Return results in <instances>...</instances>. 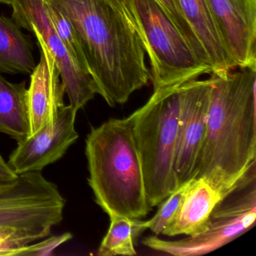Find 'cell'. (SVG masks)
<instances>
[{"label":"cell","mask_w":256,"mask_h":256,"mask_svg":"<svg viewBox=\"0 0 256 256\" xmlns=\"http://www.w3.org/2000/svg\"><path fill=\"white\" fill-rule=\"evenodd\" d=\"M71 20L98 95L124 104L151 82L143 42L130 18L104 0H50Z\"/></svg>","instance_id":"7a4b0ae2"},{"label":"cell","mask_w":256,"mask_h":256,"mask_svg":"<svg viewBox=\"0 0 256 256\" xmlns=\"http://www.w3.org/2000/svg\"><path fill=\"white\" fill-rule=\"evenodd\" d=\"M104 1L110 4V6L114 7V8H118L120 11L125 13L126 14H127L130 18L128 8H127V0H104Z\"/></svg>","instance_id":"cb8c5ba5"},{"label":"cell","mask_w":256,"mask_h":256,"mask_svg":"<svg viewBox=\"0 0 256 256\" xmlns=\"http://www.w3.org/2000/svg\"><path fill=\"white\" fill-rule=\"evenodd\" d=\"M127 8L149 56L154 90L210 74L156 0H127Z\"/></svg>","instance_id":"5b68a950"},{"label":"cell","mask_w":256,"mask_h":256,"mask_svg":"<svg viewBox=\"0 0 256 256\" xmlns=\"http://www.w3.org/2000/svg\"><path fill=\"white\" fill-rule=\"evenodd\" d=\"M89 178L97 204L110 216H146L148 204L131 115L92 127L86 138Z\"/></svg>","instance_id":"3957f363"},{"label":"cell","mask_w":256,"mask_h":256,"mask_svg":"<svg viewBox=\"0 0 256 256\" xmlns=\"http://www.w3.org/2000/svg\"><path fill=\"white\" fill-rule=\"evenodd\" d=\"M109 217L110 227L98 248V256H136L134 220L118 215Z\"/></svg>","instance_id":"e0dca14e"},{"label":"cell","mask_w":256,"mask_h":256,"mask_svg":"<svg viewBox=\"0 0 256 256\" xmlns=\"http://www.w3.org/2000/svg\"><path fill=\"white\" fill-rule=\"evenodd\" d=\"M0 132L18 142L30 133L26 82L12 83L0 74Z\"/></svg>","instance_id":"2e32d148"},{"label":"cell","mask_w":256,"mask_h":256,"mask_svg":"<svg viewBox=\"0 0 256 256\" xmlns=\"http://www.w3.org/2000/svg\"><path fill=\"white\" fill-rule=\"evenodd\" d=\"M12 19L20 28L42 38L53 55L70 106L78 112L98 94L90 74L84 71L70 56L55 31L47 12L44 0H12Z\"/></svg>","instance_id":"ba28073f"},{"label":"cell","mask_w":256,"mask_h":256,"mask_svg":"<svg viewBox=\"0 0 256 256\" xmlns=\"http://www.w3.org/2000/svg\"><path fill=\"white\" fill-rule=\"evenodd\" d=\"M210 74L206 134L192 178L224 199L256 176V64Z\"/></svg>","instance_id":"6da1fadb"},{"label":"cell","mask_w":256,"mask_h":256,"mask_svg":"<svg viewBox=\"0 0 256 256\" xmlns=\"http://www.w3.org/2000/svg\"><path fill=\"white\" fill-rule=\"evenodd\" d=\"M35 241L30 235L16 228L0 226V256H14L19 250Z\"/></svg>","instance_id":"44dd1931"},{"label":"cell","mask_w":256,"mask_h":256,"mask_svg":"<svg viewBox=\"0 0 256 256\" xmlns=\"http://www.w3.org/2000/svg\"><path fill=\"white\" fill-rule=\"evenodd\" d=\"M18 178V174L10 167L8 162L0 155V186L12 184Z\"/></svg>","instance_id":"603a6c76"},{"label":"cell","mask_w":256,"mask_h":256,"mask_svg":"<svg viewBox=\"0 0 256 256\" xmlns=\"http://www.w3.org/2000/svg\"><path fill=\"white\" fill-rule=\"evenodd\" d=\"M72 238L70 232L50 236L36 244H29L19 250L14 256H50L60 246Z\"/></svg>","instance_id":"7402d4cb"},{"label":"cell","mask_w":256,"mask_h":256,"mask_svg":"<svg viewBox=\"0 0 256 256\" xmlns=\"http://www.w3.org/2000/svg\"><path fill=\"white\" fill-rule=\"evenodd\" d=\"M36 65L30 37L13 19L0 16V73L31 74Z\"/></svg>","instance_id":"9a60e30c"},{"label":"cell","mask_w":256,"mask_h":256,"mask_svg":"<svg viewBox=\"0 0 256 256\" xmlns=\"http://www.w3.org/2000/svg\"><path fill=\"white\" fill-rule=\"evenodd\" d=\"M238 66L256 64V0H206Z\"/></svg>","instance_id":"8fae6325"},{"label":"cell","mask_w":256,"mask_h":256,"mask_svg":"<svg viewBox=\"0 0 256 256\" xmlns=\"http://www.w3.org/2000/svg\"><path fill=\"white\" fill-rule=\"evenodd\" d=\"M44 5L48 16L70 56L82 70L90 74L80 41L71 20L50 0H44Z\"/></svg>","instance_id":"ac0fdd59"},{"label":"cell","mask_w":256,"mask_h":256,"mask_svg":"<svg viewBox=\"0 0 256 256\" xmlns=\"http://www.w3.org/2000/svg\"><path fill=\"white\" fill-rule=\"evenodd\" d=\"M256 218V190L230 196L216 205L203 232L178 240H164L156 236L143 240L144 245L152 250L176 256H198L208 254L250 230Z\"/></svg>","instance_id":"52a82bcc"},{"label":"cell","mask_w":256,"mask_h":256,"mask_svg":"<svg viewBox=\"0 0 256 256\" xmlns=\"http://www.w3.org/2000/svg\"><path fill=\"white\" fill-rule=\"evenodd\" d=\"M156 1L160 4V6L162 8L166 14L170 18V20L173 22L178 30L182 34L184 38L188 42V44L196 52L200 61L205 65L208 66L210 68L211 72H212V70H211L206 53L184 17L180 4V0H156Z\"/></svg>","instance_id":"ffe728a7"},{"label":"cell","mask_w":256,"mask_h":256,"mask_svg":"<svg viewBox=\"0 0 256 256\" xmlns=\"http://www.w3.org/2000/svg\"><path fill=\"white\" fill-rule=\"evenodd\" d=\"M210 92L209 79H194L180 85L174 160L175 173L179 186L192 179L196 162L206 134Z\"/></svg>","instance_id":"9c48e42d"},{"label":"cell","mask_w":256,"mask_h":256,"mask_svg":"<svg viewBox=\"0 0 256 256\" xmlns=\"http://www.w3.org/2000/svg\"><path fill=\"white\" fill-rule=\"evenodd\" d=\"M223 200L204 179H190L173 220L162 234L168 236L197 234L203 232L214 208Z\"/></svg>","instance_id":"4fadbf2b"},{"label":"cell","mask_w":256,"mask_h":256,"mask_svg":"<svg viewBox=\"0 0 256 256\" xmlns=\"http://www.w3.org/2000/svg\"><path fill=\"white\" fill-rule=\"evenodd\" d=\"M35 36L40 46V60L31 73L30 84L28 89L30 136L44 126L52 124L59 110L65 106V90L54 58L42 38Z\"/></svg>","instance_id":"7c38bea8"},{"label":"cell","mask_w":256,"mask_h":256,"mask_svg":"<svg viewBox=\"0 0 256 256\" xmlns=\"http://www.w3.org/2000/svg\"><path fill=\"white\" fill-rule=\"evenodd\" d=\"M190 180L180 186L175 191L158 205L160 208L156 215L151 220L148 221L134 220L136 236H138L146 229H150L156 236L162 234L163 232L173 220Z\"/></svg>","instance_id":"d6986e66"},{"label":"cell","mask_w":256,"mask_h":256,"mask_svg":"<svg viewBox=\"0 0 256 256\" xmlns=\"http://www.w3.org/2000/svg\"><path fill=\"white\" fill-rule=\"evenodd\" d=\"M181 84L156 90L146 104L131 115L151 209L179 187L174 160Z\"/></svg>","instance_id":"277c9868"},{"label":"cell","mask_w":256,"mask_h":256,"mask_svg":"<svg viewBox=\"0 0 256 256\" xmlns=\"http://www.w3.org/2000/svg\"><path fill=\"white\" fill-rule=\"evenodd\" d=\"M77 110L64 106L52 124L18 142L8 164L18 174L42 172L62 158L79 138L76 130Z\"/></svg>","instance_id":"30bf717a"},{"label":"cell","mask_w":256,"mask_h":256,"mask_svg":"<svg viewBox=\"0 0 256 256\" xmlns=\"http://www.w3.org/2000/svg\"><path fill=\"white\" fill-rule=\"evenodd\" d=\"M187 23L206 53L212 72L238 66L228 52L206 0H180Z\"/></svg>","instance_id":"5bb4252c"},{"label":"cell","mask_w":256,"mask_h":256,"mask_svg":"<svg viewBox=\"0 0 256 256\" xmlns=\"http://www.w3.org/2000/svg\"><path fill=\"white\" fill-rule=\"evenodd\" d=\"M12 0H0V4L11 6Z\"/></svg>","instance_id":"d4e9b609"},{"label":"cell","mask_w":256,"mask_h":256,"mask_svg":"<svg viewBox=\"0 0 256 256\" xmlns=\"http://www.w3.org/2000/svg\"><path fill=\"white\" fill-rule=\"evenodd\" d=\"M66 202L58 186L42 172L18 174L12 184L0 186V226L43 239L62 222Z\"/></svg>","instance_id":"8992f818"}]
</instances>
